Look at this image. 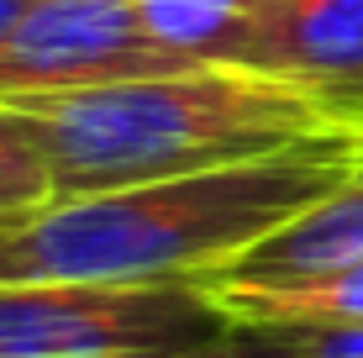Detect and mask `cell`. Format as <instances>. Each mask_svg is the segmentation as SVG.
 <instances>
[{
    "label": "cell",
    "mask_w": 363,
    "mask_h": 358,
    "mask_svg": "<svg viewBox=\"0 0 363 358\" xmlns=\"http://www.w3.org/2000/svg\"><path fill=\"white\" fill-rule=\"evenodd\" d=\"M6 106L43 147L53 201L353 138L327 101L242 64H190Z\"/></svg>",
    "instance_id": "2"
},
{
    "label": "cell",
    "mask_w": 363,
    "mask_h": 358,
    "mask_svg": "<svg viewBox=\"0 0 363 358\" xmlns=\"http://www.w3.org/2000/svg\"><path fill=\"white\" fill-rule=\"evenodd\" d=\"M221 332L206 285H0V358H179Z\"/></svg>",
    "instance_id": "3"
},
{
    "label": "cell",
    "mask_w": 363,
    "mask_h": 358,
    "mask_svg": "<svg viewBox=\"0 0 363 358\" xmlns=\"http://www.w3.org/2000/svg\"><path fill=\"white\" fill-rule=\"evenodd\" d=\"M53 201V179H48V158L32 142V132L16 121V111L0 106V216L32 211V206Z\"/></svg>",
    "instance_id": "9"
},
{
    "label": "cell",
    "mask_w": 363,
    "mask_h": 358,
    "mask_svg": "<svg viewBox=\"0 0 363 358\" xmlns=\"http://www.w3.org/2000/svg\"><path fill=\"white\" fill-rule=\"evenodd\" d=\"M27 11H32V0H0V37L16 27V21L27 16Z\"/></svg>",
    "instance_id": "12"
},
{
    "label": "cell",
    "mask_w": 363,
    "mask_h": 358,
    "mask_svg": "<svg viewBox=\"0 0 363 358\" xmlns=\"http://www.w3.org/2000/svg\"><path fill=\"white\" fill-rule=\"evenodd\" d=\"M232 64L316 95L353 127L363 111V0H264Z\"/></svg>",
    "instance_id": "5"
},
{
    "label": "cell",
    "mask_w": 363,
    "mask_h": 358,
    "mask_svg": "<svg viewBox=\"0 0 363 358\" xmlns=\"http://www.w3.org/2000/svg\"><path fill=\"white\" fill-rule=\"evenodd\" d=\"M206 295L237 327H363V264L311 274H211Z\"/></svg>",
    "instance_id": "6"
},
{
    "label": "cell",
    "mask_w": 363,
    "mask_h": 358,
    "mask_svg": "<svg viewBox=\"0 0 363 358\" xmlns=\"http://www.w3.org/2000/svg\"><path fill=\"white\" fill-rule=\"evenodd\" d=\"M358 169V138L0 216V285H206Z\"/></svg>",
    "instance_id": "1"
},
{
    "label": "cell",
    "mask_w": 363,
    "mask_h": 358,
    "mask_svg": "<svg viewBox=\"0 0 363 358\" xmlns=\"http://www.w3.org/2000/svg\"><path fill=\"white\" fill-rule=\"evenodd\" d=\"M179 358H290V353H284L274 337H264L258 327H237L232 322V332H221L216 342H200V348L179 353Z\"/></svg>",
    "instance_id": "11"
},
{
    "label": "cell",
    "mask_w": 363,
    "mask_h": 358,
    "mask_svg": "<svg viewBox=\"0 0 363 358\" xmlns=\"http://www.w3.org/2000/svg\"><path fill=\"white\" fill-rule=\"evenodd\" d=\"M290 358H363V327H258Z\"/></svg>",
    "instance_id": "10"
},
{
    "label": "cell",
    "mask_w": 363,
    "mask_h": 358,
    "mask_svg": "<svg viewBox=\"0 0 363 358\" xmlns=\"http://www.w3.org/2000/svg\"><path fill=\"white\" fill-rule=\"evenodd\" d=\"M174 69H190V58L153 43L132 0H32L0 37V106Z\"/></svg>",
    "instance_id": "4"
},
{
    "label": "cell",
    "mask_w": 363,
    "mask_h": 358,
    "mask_svg": "<svg viewBox=\"0 0 363 358\" xmlns=\"http://www.w3.org/2000/svg\"><path fill=\"white\" fill-rule=\"evenodd\" d=\"M342 264H363V147H358V169L327 201L284 221L274 237H264L242 264L221 269V274L269 279V274H311V269H342Z\"/></svg>",
    "instance_id": "7"
},
{
    "label": "cell",
    "mask_w": 363,
    "mask_h": 358,
    "mask_svg": "<svg viewBox=\"0 0 363 358\" xmlns=\"http://www.w3.org/2000/svg\"><path fill=\"white\" fill-rule=\"evenodd\" d=\"M264 0H132L153 43L190 64H232Z\"/></svg>",
    "instance_id": "8"
},
{
    "label": "cell",
    "mask_w": 363,
    "mask_h": 358,
    "mask_svg": "<svg viewBox=\"0 0 363 358\" xmlns=\"http://www.w3.org/2000/svg\"><path fill=\"white\" fill-rule=\"evenodd\" d=\"M353 138H358V147H363V111L353 116Z\"/></svg>",
    "instance_id": "13"
}]
</instances>
